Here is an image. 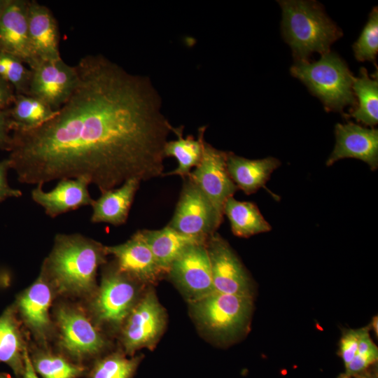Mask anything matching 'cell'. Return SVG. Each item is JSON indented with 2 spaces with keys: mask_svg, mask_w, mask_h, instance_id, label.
Masks as SVG:
<instances>
[{
  "mask_svg": "<svg viewBox=\"0 0 378 378\" xmlns=\"http://www.w3.org/2000/svg\"><path fill=\"white\" fill-rule=\"evenodd\" d=\"M141 357L127 358L113 354L99 360L94 366L91 378H132L136 370Z\"/></svg>",
  "mask_w": 378,
  "mask_h": 378,
  "instance_id": "28",
  "label": "cell"
},
{
  "mask_svg": "<svg viewBox=\"0 0 378 378\" xmlns=\"http://www.w3.org/2000/svg\"><path fill=\"white\" fill-rule=\"evenodd\" d=\"M8 2V0H0V16Z\"/></svg>",
  "mask_w": 378,
  "mask_h": 378,
  "instance_id": "39",
  "label": "cell"
},
{
  "mask_svg": "<svg viewBox=\"0 0 378 378\" xmlns=\"http://www.w3.org/2000/svg\"><path fill=\"white\" fill-rule=\"evenodd\" d=\"M31 71L18 57L0 51V77L13 88L15 94H27Z\"/></svg>",
  "mask_w": 378,
  "mask_h": 378,
  "instance_id": "29",
  "label": "cell"
},
{
  "mask_svg": "<svg viewBox=\"0 0 378 378\" xmlns=\"http://www.w3.org/2000/svg\"><path fill=\"white\" fill-rule=\"evenodd\" d=\"M206 246L215 291L253 298L252 280L228 242L216 232Z\"/></svg>",
  "mask_w": 378,
  "mask_h": 378,
  "instance_id": "10",
  "label": "cell"
},
{
  "mask_svg": "<svg viewBox=\"0 0 378 378\" xmlns=\"http://www.w3.org/2000/svg\"><path fill=\"white\" fill-rule=\"evenodd\" d=\"M8 108L0 110V149L8 150L10 148L13 126Z\"/></svg>",
  "mask_w": 378,
  "mask_h": 378,
  "instance_id": "35",
  "label": "cell"
},
{
  "mask_svg": "<svg viewBox=\"0 0 378 378\" xmlns=\"http://www.w3.org/2000/svg\"><path fill=\"white\" fill-rule=\"evenodd\" d=\"M0 378H3V377L0 376Z\"/></svg>",
  "mask_w": 378,
  "mask_h": 378,
  "instance_id": "42",
  "label": "cell"
},
{
  "mask_svg": "<svg viewBox=\"0 0 378 378\" xmlns=\"http://www.w3.org/2000/svg\"><path fill=\"white\" fill-rule=\"evenodd\" d=\"M335 145L326 161L332 165L340 159L353 158L366 162L372 171L378 167V130L354 122L337 123L335 127Z\"/></svg>",
  "mask_w": 378,
  "mask_h": 378,
  "instance_id": "14",
  "label": "cell"
},
{
  "mask_svg": "<svg viewBox=\"0 0 378 378\" xmlns=\"http://www.w3.org/2000/svg\"><path fill=\"white\" fill-rule=\"evenodd\" d=\"M282 9L281 29L296 62L308 61L314 52L321 55L342 37V31L315 1H278Z\"/></svg>",
  "mask_w": 378,
  "mask_h": 378,
  "instance_id": "3",
  "label": "cell"
},
{
  "mask_svg": "<svg viewBox=\"0 0 378 378\" xmlns=\"http://www.w3.org/2000/svg\"><path fill=\"white\" fill-rule=\"evenodd\" d=\"M27 21L36 64L39 62L61 58L58 27L50 9L36 1H28Z\"/></svg>",
  "mask_w": 378,
  "mask_h": 378,
  "instance_id": "18",
  "label": "cell"
},
{
  "mask_svg": "<svg viewBox=\"0 0 378 378\" xmlns=\"http://www.w3.org/2000/svg\"><path fill=\"white\" fill-rule=\"evenodd\" d=\"M190 304L200 328L217 341L228 343L248 330L253 298L214 291Z\"/></svg>",
  "mask_w": 378,
  "mask_h": 378,
  "instance_id": "5",
  "label": "cell"
},
{
  "mask_svg": "<svg viewBox=\"0 0 378 378\" xmlns=\"http://www.w3.org/2000/svg\"><path fill=\"white\" fill-rule=\"evenodd\" d=\"M75 66L76 85L55 115L12 132L8 159L18 181L43 186L83 177L102 192L130 178L162 176L173 127L149 78L102 55H86Z\"/></svg>",
  "mask_w": 378,
  "mask_h": 378,
  "instance_id": "1",
  "label": "cell"
},
{
  "mask_svg": "<svg viewBox=\"0 0 378 378\" xmlns=\"http://www.w3.org/2000/svg\"><path fill=\"white\" fill-rule=\"evenodd\" d=\"M90 182L85 178L60 179L50 191L45 192L38 185L31 190L32 200L51 218L76 210L84 206H92L94 200L88 191Z\"/></svg>",
  "mask_w": 378,
  "mask_h": 378,
  "instance_id": "17",
  "label": "cell"
},
{
  "mask_svg": "<svg viewBox=\"0 0 378 378\" xmlns=\"http://www.w3.org/2000/svg\"><path fill=\"white\" fill-rule=\"evenodd\" d=\"M8 111L13 131H28L45 124L55 115L57 110L34 97L15 94Z\"/></svg>",
  "mask_w": 378,
  "mask_h": 378,
  "instance_id": "25",
  "label": "cell"
},
{
  "mask_svg": "<svg viewBox=\"0 0 378 378\" xmlns=\"http://www.w3.org/2000/svg\"><path fill=\"white\" fill-rule=\"evenodd\" d=\"M136 282L121 272L115 264L107 269L93 303L97 318L113 326L124 323L138 302Z\"/></svg>",
  "mask_w": 378,
  "mask_h": 378,
  "instance_id": "9",
  "label": "cell"
},
{
  "mask_svg": "<svg viewBox=\"0 0 378 378\" xmlns=\"http://www.w3.org/2000/svg\"><path fill=\"white\" fill-rule=\"evenodd\" d=\"M227 156V152L216 149L204 141L202 159L188 176L209 201L220 224L226 201L238 190L229 175Z\"/></svg>",
  "mask_w": 378,
  "mask_h": 378,
  "instance_id": "6",
  "label": "cell"
},
{
  "mask_svg": "<svg viewBox=\"0 0 378 378\" xmlns=\"http://www.w3.org/2000/svg\"><path fill=\"white\" fill-rule=\"evenodd\" d=\"M9 169L10 162L8 158L0 161V203L9 197H19L22 195L20 190L8 185L7 173Z\"/></svg>",
  "mask_w": 378,
  "mask_h": 378,
  "instance_id": "34",
  "label": "cell"
},
{
  "mask_svg": "<svg viewBox=\"0 0 378 378\" xmlns=\"http://www.w3.org/2000/svg\"><path fill=\"white\" fill-rule=\"evenodd\" d=\"M182 191L169 227L200 241L207 239L220 226L216 212L202 191L189 178H184Z\"/></svg>",
  "mask_w": 378,
  "mask_h": 378,
  "instance_id": "8",
  "label": "cell"
},
{
  "mask_svg": "<svg viewBox=\"0 0 378 378\" xmlns=\"http://www.w3.org/2000/svg\"><path fill=\"white\" fill-rule=\"evenodd\" d=\"M22 335L11 309L0 316V362L11 367L16 373L24 374V354Z\"/></svg>",
  "mask_w": 378,
  "mask_h": 378,
  "instance_id": "27",
  "label": "cell"
},
{
  "mask_svg": "<svg viewBox=\"0 0 378 378\" xmlns=\"http://www.w3.org/2000/svg\"><path fill=\"white\" fill-rule=\"evenodd\" d=\"M52 296L46 274L43 270L38 279L19 298L18 306L23 318L37 332H42L49 326Z\"/></svg>",
  "mask_w": 378,
  "mask_h": 378,
  "instance_id": "22",
  "label": "cell"
},
{
  "mask_svg": "<svg viewBox=\"0 0 378 378\" xmlns=\"http://www.w3.org/2000/svg\"><path fill=\"white\" fill-rule=\"evenodd\" d=\"M280 165L281 162L273 157L249 160L227 152L229 175L237 188L246 195L255 193L265 187L272 173Z\"/></svg>",
  "mask_w": 378,
  "mask_h": 378,
  "instance_id": "19",
  "label": "cell"
},
{
  "mask_svg": "<svg viewBox=\"0 0 378 378\" xmlns=\"http://www.w3.org/2000/svg\"><path fill=\"white\" fill-rule=\"evenodd\" d=\"M363 328L346 330L340 342V354L345 368L355 356Z\"/></svg>",
  "mask_w": 378,
  "mask_h": 378,
  "instance_id": "33",
  "label": "cell"
},
{
  "mask_svg": "<svg viewBox=\"0 0 378 378\" xmlns=\"http://www.w3.org/2000/svg\"><path fill=\"white\" fill-rule=\"evenodd\" d=\"M363 378H377V377H375L374 376H367Z\"/></svg>",
  "mask_w": 378,
  "mask_h": 378,
  "instance_id": "41",
  "label": "cell"
},
{
  "mask_svg": "<svg viewBox=\"0 0 378 378\" xmlns=\"http://www.w3.org/2000/svg\"><path fill=\"white\" fill-rule=\"evenodd\" d=\"M141 181L130 178L120 188L104 191L92 205V223L120 225L127 220L128 214Z\"/></svg>",
  "mask_w": 378,
  "mask_h": 378,
  "instance_id": "20",
  "label": "cell"
},
{
  "mask_svg": "<svg viewBox=\"0 0 378 378\" xmlns=\"http://www.w3.org/2000/svg\"><path fill=\"white\" fill-rule=\"evenodd\" d=\"M62 346L73 356L83 357L99 353L106 346L102 335L80 312L69 307L57 313Z\"/></svg>",
  "mask_w": 378,
  "mask_h": 378,
  "instance_id": "15",
  "label": "cell"
},
{
  "mask_svg": "<svg viewBox=\"0 0 378 378\" xmlns=\"http://www.w3.org/2000/svg\"><path fill=\"white\" fill-rule=\"evenodd\" d=\"M338 378H352V377L345 373V374H340Z\"/></svg>",
  "mask_w": 378,
  "mask_h": 378,
  "instance_id": "40",
  "label": "cell"
},
{
  "mask_svg": "<svg viewBox=\"0 0 378 378\" xmlns=\"http://www.w3.org/2000/svg\"><path fill=\"white\" fill-rule=\"evenodd\" d=\"M24 370L23 374L24 378H38L26 349L24 354Z\"/></svg>",
  "mask_w": 378,
  "mask_h": 378,
  "instance_id": "37",
  "label": "cell"
},
{
  "mask_svg": "<svg viewBox=\"0 0 378 378\" xmlns=\"http://www.w3.org/2000/svg\"><path fill=\"white\" fill-rule=\"evenodd\" d=\"M106 246L80 234H57L43 270L59 289L85 293L95 286L98 267L106 260Z\"/></svg>",
  "mask_w": 378,
  "mask_h": 378,
  "instance_id": "2",
  "label": "cell"
},
{
  "mask_svg": "<svg viewBox=\"0 0 378 378\" xmlns=\"http://www.w3.org/2000/svg\"><path fill=\"white\" fill-rule=\"evenodd\" d=\"M290 74L306 85L328 111H342L347 106H356L352 90L354 76L344 61L328 51L318 61L296 62Z\"/></svg>",
  "mask_w": 378,
  "mask_h": 378,
  "instance_id": "4",
  "label": "cell"
},
{
  "mask_svg": "<svg viewBox=\"0 0 378 378\" xmlns=\"http://www.w3.org/2000/svg\"><path fill=\"white\" fill-rule=\"evenodd\" d=\"M370 329H372L376 337L378 335V319L377 316H374L372 319V321L370 323V326H369Z\"/></svg>",
  "mask_w": 378,
  "mask_h": 378,
  "instance_id": "38",
  "label": "cell"
},
{
  "mask_svg": "<svg viewBox=\"0 0 378 378\" xmlns=\"http://www.w3.org/2000/svg\"><path fill=\"white\" fill-rule=\"evenodd\" d=\"M166 322L165 310L155 291L149 288L124 322L122 340L126 352L132 354L142 348L153 349L164 330Z\"/></svg>",
  "mask_w": 378,
  "mask_h": 378,
  "instance_id": "7",
  "label": "cell"
},
{
  "mask_svg": "<svg viewBox=\"0 0 378 378\" xmlns=\"http://www.w3.org/2000/svg\"><path fill=\"white\" fill-rule=\"evenodd\" d=\"M15 96L13 88L0 77V110L10 107Z\"/></svg>",
  "mask_w": 378,
  "mask_h": 378,
  "instance_id": "36",
  "label": "cell"
},
{
  "mask_svg": "<svg viewBox=\"0 0 378 378\" xmlns=\"http://www.w3.org/2000/svg\"><path fill=\"white\" fill-rule=\"evenodd\" d=\"M224 214L230 221L232 233L239 237L248 238L272 229L258 206L251 202H240L231 197L225 204Z\"/></svg>",
  "mask_w": 378,
  "mask_h": 378,
  "instance_id": "24",
  "label": "cell"
},
{
  "mask_svg": "<svg viewBox=\"0 0 378 378\" xmlns=\"http://www.w3.org/2000/svg\"><path fill=\"white\" fill-rule=\"evenodd\" d=\"M3 378H6V377H3Z\"/></svg>",
  "mask_w": 378,
  "mask_h": 378,
  "instance_id": "43",
  "label": "cell"
},
{
  "mask_svg": "<svg viewBox=\"0 0 378 378\" xmlns=\"http://www.w3.org/2000/svg\"><path fill=\"white\" fill-rule=\"evenodd\" d=\"M356 59L359 62H376L378 52V9L373 8L360 36L353 45Z\"/></svg>",
  "mask_w": 378,
  "mask_h": 378,
  "instance_id": "31",
  "label": "cell"
},
{
  "mask_svg": "<svg viewBox=\"0 0 378 378\" xmlns=\"http://www.w3.org/2000/svg\"><path fill=\"white\" fill-rule=\"evenodd\" d=\"M30 69L27 94L58 110L69 99L76 85V66L69 65L61 57L39 62Z\"/></svg>",
  "mask_w": 378,
  "mask_h": 378,
  "instance_id": "12",
  "label": "cell"
},
{
  "mask_svg": "<svg viewBox=\"0 0 378 378\" xmlns=\"http://www.w3.org/2000/svg\"><path fill=\"white\" fill-rule=\"evenodd\" d=\"M369 326L363 327L357 352L346 367V374L358 375L374 364L378 359V348L370 335Z\"/></svg>",
  "mask_w": 378,
  "mask_h": 378,
  "instance_id": "32",
  "label": "cell"
},
{
  "mask_svg": "<svg viewBox=\"0 0 378 378\" xmlns=\"http://www.w3.org/2000/svg\"><path fill=\"white\" fill-rule=\"evenodd\" d=\"M205 127H200L198 138L195 139L192 136L183 137V127H173L172 132L177 136V139L167 141L164 152L165 157H174L178 162V167L162 176L178 175L186 178L190 174L192 167H196L200 163L204 142Z\"/></svg>",
  "mask_w": 378,
  "mask_h": 378,
  "instance_id": "23",
  "label": "cell"
},
{
  "mask_svg": "<svg viewBox=\"0 0 378 378\" xmlns=\"http://www.w3.org/2000/svg\"><path fill=\"white\" fill-rule=\"evenodd\" d=\"M160 269L167 274L170 265L180 253L193 244H206L181 234L168 225L161 230H139Z\"/></svg>",
  "mask_w": 378,
  "mask_h": 378,
  "instance_id": "21",
  "label": "cell"
},
{
  "mask_svg": "<svg viewBox=\"0 0 378 378\" xmlns=\"http://www.w3.org/2000/svg\"><path fill=\"white\" fill-rule=\"evenodd\" d=\"M167 274L189 302L215 291L206 244L187 246L173 261Z\"/></svg>",
  "mask_w": 378,
  "mask_h": 378,
  "instance_id": "11",
  "label": "cell"
},
{
  "mask_svg": "<svg viewBox=\"0 0 378 378\" xmlns=\"http://www.w3.org/2000/svg\"><path fill=\"white\" fill-rule=\"evenodd\" d=\"M352 90L358 104L349 116L366 126H375L378 122L377 77L371 78L367 69L362 67L360 76L354 77Z\"/></svg>",
  "mask_w": 378,
  "mask_h": 378,
  "instance_id": "26",
  "label": "cell"
},
{
  "mask_svg": "<svg viewBox=\"0 0 378 378\" xmlns=\"http://www.w3.org/2000/svg\"><path fill=\"white\" fill-rule=\"evenodd\" d=\"M32 365L35 372L43 378H77L83 372L82 367L51 354L36 357Z\"/></svg>",
  "mask_w": 378,
  "mask_h": 378,
  "instance_id": "30",
  "label": "cell"
},
{
  "mask_svg": "<svg viewBox=\"0 0 378 378\" xmlns=\"http://www.w3.org/2000/svg\"><path fill=\"white\" fill-rule=\"evenodd\" d=\"M27 3L8 0L0 16V51L18 57L31 69L36 60L29 36Z\"/></svg>",
  "mask_w": 378,
  "mask_h": 378,
  "instance_id": "16",
  "label": "cell"
},
{
  "mask_svg": "<svg viewBox=\"0 0 378 378\" xmlns=\"http://www.w3.org/2000/svg\"><path fill=\"white\" fill-rule=\"evenodd\" d=\"M106 251L115 258V265L121 272L137 282L153 284L165 274L139 230L125 243L106 246Z\"/></svg>",
  "mask_w": 378,
  "mask_h": 378,
  "instance_id": "13",
  "label": "cell"
}]
</instances>
